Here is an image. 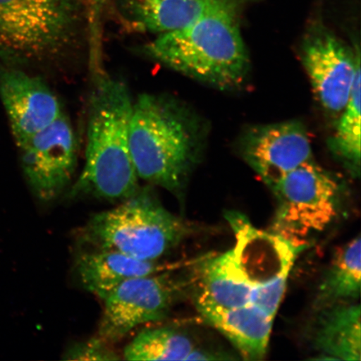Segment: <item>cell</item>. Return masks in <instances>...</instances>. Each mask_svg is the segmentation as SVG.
Here are the masks:
<instances>
[{"label":"cell","mask_w":361,"mask_h":361,"mask_svg":"<svg viewBox=\"0 0 361 361\" xmlns=\"http://www.w3.org/2000/svg\"><path fill=\"white\" fill-rule=\"evenodd\" d=\"M225 216L235 243L193 264L194 305L243 359L263 360L290 271L307 245L257 228L238 212Z\"/></svg>","instance_id":"6da1fadb"},{"label":"cell","mask_w":361,"mask_h":361,"mask_svg":"<svg viewBox=\"0 0 361 361\" xmlns=\"http://www.w3.org/2000/svg\"><path fill=\"white\" fill-rule=\"evenodd\" d=\"M133 99L120 79L101 75L89 100L83 169L70 197L123 201L138 190L130 148Z\"/></svg>","instance_id":"7a4b0ae2"},{"label":"cell","mask_w":361,"mask_h":361,"mask_svg":"<svg viewBox=\"0 0 361 361\" xmlns=\"http://www.w3.org/2000/svg\"><path fill=\"white\" fill-rule=\"evenodd\" d=\"M130 148L139 179L182 198L197 159L195 123L178 102L154 93L133 101Z\"/></svg>","instance_id":"3957f363"},{"label":"cell","mask_w":361,"mask_h":361,"mask_svg":"<svg viewBox=\"0 0 361 361\" xmlns=\"http://www.w3.org/2000/svg\"><path fill=\"white\" fill-rule=\"evenodd\" d=\"M242 11L213 13L183 29L157 35L143 47L152 60L220 90L241 87L250 71Z\"/></svg>","instance_id":"277c9868"},{"label":"cell","mask_w":361,"mask_h":361,"mask_svg":"<svg viewBox=\"0 0 361 361\" xmlns=\"http://www.w3.org/2000/svg\"><path fill=\"white\" fill-rule=\"evenodd\" d=\"M188 221L162 206L150 187H140L118 206L90 218L78 233L84 248L114 250L134 259L164 258L195 233Z\"/></svg>","instance_id":"5b68a950"},{"label":"cell","mask_w":361,"mask_h":361,"mask_svg":"<svg viewBox=\"0 0 361 361\" xmlns=\"http://www.w3.org/2000/svg\"><path fill=\"white\" fill-rule=\"evenodd\" d=\"M74 0H0V51L20 62L52 63L76 37Z\"/></svg>","instance_id":"8992f818"},{"label":"cell","mask_w":361,"mask_h":361,"mask_svg":"<svg viewBox=\"0 0 361 361\" xmlns=\"http://www.w3.org/2000/svg\"><path fill=\"white\" fill-rule=\"evenodd\" d=\"M269 188L277 203L270 231L299 245H306V238L323 232L341 214V185L314 159Z\"/></svg>","instance_id":"52a82bcc"},{"label":"cell","mask_w":361,"mask_h":361,"mask_svg":"<svg viewBox=\"0 0 361 361\" xmlns=\"http://www.w3.org/2000/svg\"><path fill=\"white\" fill-rule=\"evenodd\" d=\"M161 272L128 279L104 300L99 337L114 344L134 329L169 315L192 288L193 279L190 271L185 276Z\"/></svg>","instance_id":"ba28073f"},{"label":"cell","mask_w":361,"mask_h":361,"mask_svg":"<svg viewBox=\"0 0 361 361\" xmlns=\"http://www.w3.org/2000/svg\"><path fill=\"white\" fill-rule=\"evenodd\" d=\"M20 150L27 183L39 202L56 201L73 184L78 165V142L65 112Z\"/></svg>","instance_id":"9c48e42d"},{"label":"cell","mask_w":361,"mask_h":361,"mask_svg":"<svg viewBox=\"0 0 361 361\" xmlns=\"http://www.w3.org/2000/svg\"><path fill=\"white\" fill-rule=\"evenodd\" d=\"M300 56L320 104L331 114L340 115L360 68L359 47L353 51L327 27L319 24L305 35Z\"/></svg>","instance_id":"30bf717a"},{"label":"cell","mask_w":361,"mask_h":361,"mask_svg":"<svg viewBox=\"0 0 361 361\" xmlns=\"http://www.w3.org/2000/svg\"><path fill=\"white\" fill-rule=\"evenodd\" d=\"M240 148L243 160L269 188L314 159L309 133L297 121L255 126L243 135Z\"/></svg>","instance_id":"8fae6325"},{"label":"cell","mask_w":361,"mask_h":361,"mask_svg":"<svg viewBox=\"0 0 361 361\" xmlns=\"http://www.w3.org/2000/svg\"><path fill=\"white\" fill-rule=\"evenodd\" d=\"M0 98L19 148L64 113L47 82L20 68L0 66Z\"/></svg>","instance_id":"7c38bea8"},{"label":"cell","mask_w":361,"mask_h":361,"mask_svg":"<svg viewBox=\"0 0 361 361\" xmlns=\"http://www.w3.org/2000/svg\"><path fill=\"white\" fill-rule=\"evenodd\" d=\"M248 0H117L119 15L140 33L171 32L213 13L242 11Z\"/></svg>","instance_id":"4fadbf2b"},{"label":"cell","mask_w":361,"mask_h":361,"mask_svg":"<svg viewBox=\"0 0 361 361\" xmlns=\"http://www.w3.org/2000/svg\"><path fill=\"white\" fill-rule=\"evenodd\" d=\"M75 268L81 286L103 300L128 279L162 270L158 262L139 260L114 250L84 247L76 256Z\"/></svg>","instance_id":"5bb4252c"},{"label":"cell","mask_w":361,"mask_h":361,"mask_svg":"<svg viewBox=\"0 0 361 361\" xmlns=\"http://www.w3.org/2000/svg\"><path fill=\"white\" fill-rule=\"evenodd\" d=\"M313 341L319 359L361 360L360 306L342 304L318 310Z\"/></svg>","instance_id":"9a60e30c"},{"label":"cell","mask_w":361,"mask_h":361,"mask_svg":"<svg viewBox=\"0 0 361 361\" xmlns=\"http://www.w3.org/2000/svg\"><path fill=\"white\" fill-rule=\"evenodd\" d=\"M123 355L128 360H232L222 352L200 348L187 334L169 327L140 332L126 346Z\"/></svg>","instance_id":"2e32d148"},{"label":"cell","mask_w":361,"mask_h":361,"mask_svg":"<svg viewBox=\"0 0 361 361\" xmlns=\"http://www.w3.org/2000/svg\"><path fill=\"white\" fill-rule=\"evenodd\" d=\"M360 235L352 239L334 257L314 298V309L355 303L360 295Z\"/></svg>","instance_id":"e0dca14e"},{"label":"cell","mask_w":361,"mask_h":361,"mask_svg":"<svg viewBox=\"0 0 361 361\" xmlns=\"http://www.w3.org/2000/svg\"><path fill=\"white\" fill-rule=\"evenodd\" d=\"M360 68L356 72L348 102L331 141L334 152L354 178L360 174Z\"/></svg>","instance_id":"ac0fdd59"},{"label":"cell","mask_w":361,"mask_h":361,"mask_svg":"<svg viewBox=\"0 0 361 361\" xmlns=\"http://www.w3.org/2000/svg\"><path fill=\"white\" fill-rule=\"evenodd\" d=\"M110 343L101 337H94L87 341L75 343L64 354V360L106 361L118 360V354L111 348Z\"/></svg>","instance_id":"d6986e66"},{"label":"cell","mask_w":361,"mask_h":361,"mask_svg":"<svg viewBox=\"0 0 361 361\" xmlns=\"http://www.w3.org/2000/svg\"><path fill=\"white\" fill-rule=\"evenodd\" d=\"M105 0H92L93 11L97 10V8L102 7V4Z\"/></svg>","instance_id":"ffe728a7"}]
</instances>
